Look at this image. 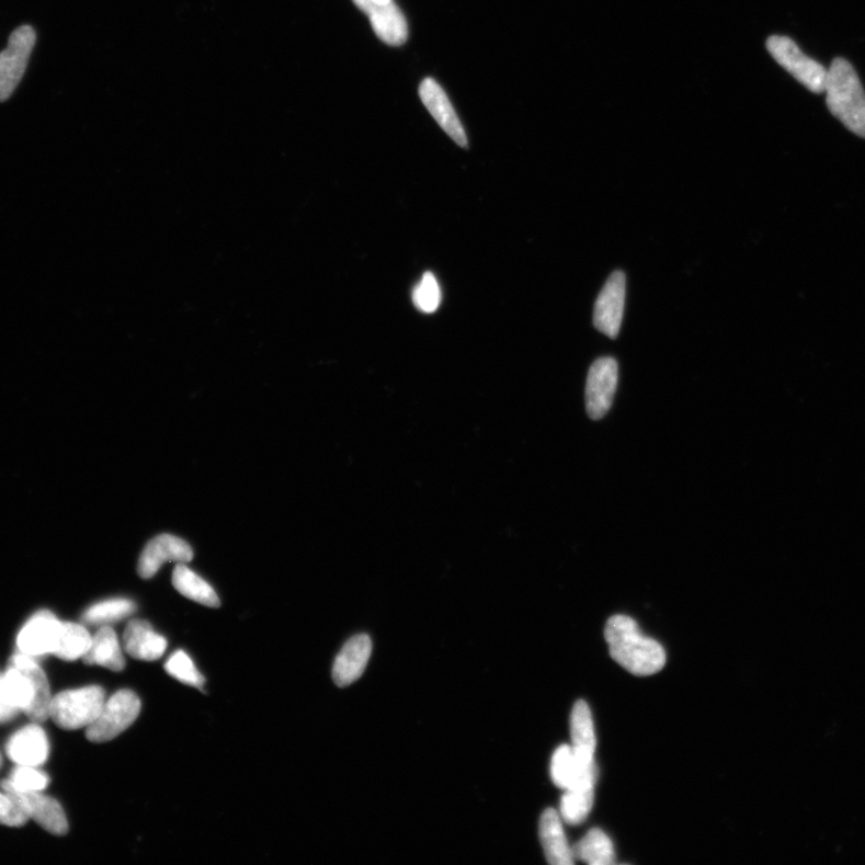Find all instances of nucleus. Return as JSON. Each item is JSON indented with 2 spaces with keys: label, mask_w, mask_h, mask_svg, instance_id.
<instances>
[{
  "label": "nucleus",
  "mask_w": 865,
  "mask_h": 865,
  "mask_svg": "<svg viewBox=\"0 0 865 865\" xmlns=\"http://www.w3.org/2000/svg\"><path fill=\"white\" fill-rule=\"evenodd\" d=\"M30 818L11 795L0 793V824L8 827H21L26 824Z\"/></svg>",
  "instance_id": "obj_30"
},
{
  "label": "nucleus",
  "mask_w": 865,
  "mask_h": 865,
  "mask_svg": "<svg viewBox=\"0 0 865 865\" xmlns=\"http://www.w3.org/2000/svg\"><path fill=\"white\" fill-rule=\"evenodd\" d=\"M0 766H2V756H0Z\"/></svg>",
  "instance_id": "obj_33"
},
{
  "label": "nucleus",
  "mask_w": 865,
  "mask_h": 865,
  "mask_svg": "<svg viewBox=\"0 0 865 865\" xmlns=\"http://www.w3.org/2000/svg\"><path fill=\"white\" fill-rule=\"evenodd\" d=\"M605 638L612 659L634 675H653L667 663L662 646L639 631L637 623L628 616L617 614L611 617Z\"/></svg>",
  "instance_id": "obj_1"
},
{
  "label": "nucleus",
  "mask_w": 865,
  "mask_h": 865,
  "mask_svg": "<svg viewBox=\"0 0 865 865\" xmlns=\"http://www.w3.org/2000/svg\"><path fill=\"white\" fill-rule=\"evenodd\" d=\"M62 622L48 611L36 613L18 637L20 653L34 658L55 653Z\"/></svg>",
  "instance_id": "obj_10"
},
{
  "label": "nucleus",
  "mask_w": 865,
  "mask_h": 865,
  "mask_svg": "<svg viewBox=\"0 0 865 865\" xmlns=\"http://www.w3.org/2000/svg\"><path fill=\"white\" fill-rule=\"evenodd\" d=\"M35 41V32L30 26L11 34L8 46L0 54V103L14 94L27 69Z\"/></svg>",
  "instance_id": "obj_7"
},
{
  "label": "nucleus",
  "mask_w": 865,
  "mask_h": 865,
  "mask_svg": "<svg viewBox=\"0 0 865 865\" xmlns=\"http://www.w3.org/2000/svg\"><path fill=\"white\" fill-rule=\"evenodd\" d=\"M193 549L182 538L169 534L159 535L150 540L143 550L137 566L141 579L149 580L168 561L190 562Z\"/></svg>",
  "instance_id": "obj_12"
},
{
  "label": "nucleus",
  "mask_w": 865,
  "mask_h": 865,
  "mask_svg": "<svg viewBox=\"0 0 865 865\" xmlns=\"http://www.w3.org/2000/svg\"><path fill=\"white\" fill-rule=\"evenodd\" d=\"M124 649L127 653L143 661H156L164 656L168 642L157 634L152 625L143 619L130 621L123 635Z\"/></svg>",
  "instance_id": "obj_16"
},
{
  "label": "nucleus",
  "mask_w": 865,
  "mask_h": 865,
  "mask_svg": "<svg viewBox=\"0 0 865 865\" xmlns=\"http://www.w3.org/2000/svg\"><path fill=\"white\" fill-rule=\"evenodd\" d=\"M412 303L424 315H432L441 307L442 291L433 273L423 274L420 283L413 288Z\"/></svg>",
  "instance_id": "obj_28"
},
{
  "label": "nucleus",
  "mask_w": 865,
  "mask_h": 865,
  "mask_svg": "<svg viewBox=\"0 0 865 865\" xmlns=\"http://www.w3.org/2000/svg\"><path fill=\"white\" fill-rule=\"evenodd\" d=\"M372 655V639L367 635H357L346 642L337 657L332 676L338 686H348L356 682L366 670Z\"/></svg>",
  "instance_id": "obj_15"
},
{
  "label": "nucleus",
  "mask_w": 865,
  "mask_h": 865,
  "mask_svg": "<svg viewBox=\"0 0 865 865\" xmlns=\"http://www.w3.org/2000/svg\"><path fill=\"white\" fill-rule=\"evenodd\" d=\"M540 839L545 856L551 865H572V847L564 833L560 815L555 809L544 811L540 819Z\"/></svg>",
  "instance_id": "obj_20"
},
{
  "label": "nucleus",
  "mask_w": 865,
  "mask_h": 865,
  "mask_svg": "<svg viewBox=\"0 0 865 865\" xmlns=\"http://www.w3.org/2000/svg\"><path fill=\"white\" fill-rule=\"evenodd\" d=\"M596 767V763L582 764L577 760L571 746L559 747L550 762V776L554 783L562 788H569L584 773Z\"/></svg>",
  "instance_id": "obj_24"
},
{
  "label": "nucleus",
  "mask_w": 865,
  "mask_h": 865,
  "mask_svg": "<svg viewBox=\"0 0 865 865\" xmlns=\"http://www.w3.org/2000/svg\"><path fill=\"white\" fill-rule=\"evenodd\" d=\"M826 104L831 114L852 133L865 139V92L850 62L835 58L826 84Z\"/></svg>",
  "instance_id": "obj_3"
},
{
  "label": "nucleus",
  "mask_w": 865,
  "mask_h": 865,
  "mask_svg": "<svg viewBox=\"0 0 865 865\" xmlns=\"http://www.w3.org/2000/svg\"><path fill=\"white\" fill-rule=\"evenodd\" d=\"M419 93L424 106L451 139L460 147H468L467 134L443 88L433 79H425Z\"/></svg>",
  "instance_id": "obj_13"
},
{
  "label": "nucleus",
  "mask_w": 865,
  "mask_h": 865,
  "mask_svg": "<svg viewBox=\"0 0 865 865\" xmlns=\"http://www.w3.org/2000/svg\"><path fill=\"white\" fill-rule=\"evenodd\" d=\"M7 754L18 766L41 767L49 754L48 739L37 724H31L9 739Z\"/></svg>",
  "instance_id": "obj_14"
},
{
  "label": "nucleus",
  "mask_w": 865,
  "mask_h": 865,
  "mask_svg": "<svg viewBox=\"0 0 865 865\" xmlns=\"http://www.w3.org/2000/svg\"><path fill=\"white\" fill-rule=\"evenodd\" d=\"M0 686L11 704L34 722L49 718L52 691L36 658L19 651L11 658L7 671L0 674Z\"/></svg>",
  "instance_id": "obj_2"
},
{
  "label": "nucleus",
  "mask_w": 865,
  "mask_h": 865,
  "mask_svg": "<svg viewBox=\"0 0 865 865\" xmlns=\"http://www.w3.org/2000/svg\"><path fill=\"white\" fill-rule=\"evenodd\" d=\"M141 701L130 691H121L105 701L96 720L86 729L92 743H106L115 739L139 718Z\"/></svg>",
  "instance_id": "obj_5"
},
{
  "label": "nucleus",
  "mask_w": 865,
  "mask_h": 865,
  "mask_svg": "<svg viewBox=\"0 0 865 865\" xmlns=\"http://www.w3.org/2000/svg\"><path fill=\"white\" fill-rule=\"evenodd\" d=\"M172 584L180 594L207 607L218 608L220 600L215 589L197 576L184 562H179L172 573Z\"/></svg>",
  "instance_id": "obj_22"
},
{
  "label": "nucleus",
  "mask_w": 865,
  "mask_h": 865,
  "mask_svg": "<svg viewBox=\"0 0 865 865\" xmlns=\"http://www.w3.org/2000/svg\"><path fill=\"white\" fill-rule=\"evenodd\" d=\"M91 644L92 635L83 625L62 623L54 656L66 661L82 659Z\"/></svg>",
  "instance_id": "obj_25"
},
{
  "label": "nucleus",
  "mask_w": 865,
  "mask_h": 865,
  "mask_svg": "<svg viewBox=\"0 0 865 865\" xmlns=\"http://www.w3.org/2000/svg\"><path fill=\"white\" fill-rule=\"evenodd\" d=\"M374 2L384 4V3L392 2V0H374Z\"/></svg>",
  "instance_id": "obj_32"
},
{
  "label": "nucleus",
  "mask_w": 865,
  "mask_h": 865,
  "mask_svg": "<svg viewBox=\"0 0 865 865\" xmlns=\"http://www.w3.org/2000/svg\"><path fill=\"white\" fill-rule=\"evenodd\" d=\"M3 792L14 797L27 817L47 832L55 835L68 833L67 815L55 798L43 795V792L22 793L11 788H3Z\"/></svg>",
  "instance_id": "obj_11"
},
{
  "label": "nucleus",
  "mask_w": 865,
  "mask_h": 865,
  "mask_svg": "<svg viewBox=\"0 0 865 865\" xmlns=\"http://www.w3.org/2000/svg\"><path fill=\"white\" fill-rule=\"evenodd\" d=\"M39 767L18 766L12 771L10 778L2 783V788L16 789V792H44L49 784L47 774L37 770Z\"/></svg>",
  "instance_id": "obj_29"
},
{
  "label": "nucleus",
  "mask_w": 865,
  "mask_h": 865,
  "mask_svg": "<svg viewBox=\"0 0 865 865\" xmlns=\"http://www.w3.org/2000/svg\"><path fill=\"white\" fill-rule=\"evenodd\" d=\"M626 278L622 271L613 272L600 292L594 307V326L607 337L617 338L623 322Z\"/></svg>",
  "instance_id": "obj_9"
},
{
  "label": "nucleus",
  "mask_w": 865,
  "mask_h": 865,
  "mask_svg": "<svg viewBox=\"0 0 865 865\" xmlns=\"http://www.w3.org/2000/svg\"><path fill=\"white\" fill-rule=\"evenodd\" d=\"M166 670L174 680L196 688H203L206 681L193 660L183 650L175 651L166 663Z\"/></svg>",
  "instance_id": "obj_27"
},
{
  "label": "nucleus",
  "mask_w": 865,
  "mask_h": 865,
  "mask_svg": "<svg viewBox=\"0 0 865 865\" xmlns=\"http://www.w3.org/2000/svg\"><path fill=\"white\" fill-rule=\"evenodd\" d=\"M767 49L772 57L793 77L815 94L826 91L829 69L811 59L787 36L773 35L767 41Z\"/></svg>",
  "instance_id": "obj_6"
},
{
  "label": "nucleus",
  "mask_w": 865,
  "mask_h": 865,
  "mask_svg": "<svg viewBox=\"0 0 865 865\" xmlns=\"http://www.w3.org/2000/svg\"><path fill=\"white\" fill-rule=\"evenodd\" d=\"M618 362L613 357L597 358L589 369L585 408L589 418L603 419L610 411L618 385Z\"/></svg>",
  "instance_id": "obj_8"
},
{
  "label": "nucleus",
  "mask_w": 865,
  "mask_h": 865,
  "mask_svg": "<svg viewBox=\"0 0 865 865\" xmlns=\"http://www.w3.org/2000/svg\"><path fill=\"white\" fill-rule=\"evenodd\" d=\"M373 31L387 45L400 46L408 39V23L403 12L394 2H373L366 10Z\"/></svg>",
  "instance_id": "obj_18"
},
{
  "label": "nucleus",
  "mask_w": 865,
  "mask_h": 865,
  "mask_svg": "<svg viewBox=\"0 0 865 865\" xmlns=\"http://www.w3.org/2000/svg\"><path fill=\"white\" fill-rule=\"evenodd\" d=\"M106 701L103 687L98 685L59 693L49 705V718L62 730L87 729L99 717Z\"/></svg>",
  "instance_id": "obj_4"
},
{
  "label": "nucleus",
  "mask_w": 865,
  "mask_h": 865,
  "mask_svg": "<svg viewBox=\"0 0 865 865\" xmlns=\"http://www.w3.org/2000/svg\"><path fill=\"white\" fill-rule=\"evenodd\" d=\"M597 767L587 772L566 789L560 801V815L569 824H580L591 812L594 805V787Z\"/></svg>",
  "instance_id": "obj_17"
},
{
  "label": "nucleus",
  "mask_w": 865,
  "mask_h": 865,
  "mask_svg": "<svg viewBox=\"0 0 865 865\" xmlns=\"http://www.w3.org/2000/svg\"><path fill=\"white\" fill-rule=\"evenodd\" d=\"M136 605L128 599H112L103 601L87 610L83 622L90 625H107L132 616Z\"/></svg>",
  "instance_id": "obj_26"
},
{
  "label": "nucleus",
  "mask_w": 865,
  "mask_h": 865,
  "mask_svg": "<svg viewBox=\"0 0 865 865\" xmlns=\"http://www.w3.org/2000/svg\"><path fill=\"white\" fill-rule=\"evenodd\" d=\"M19 713L21 712L5 697L0 686V724L14 719Z\"/></svg>",
  "instance_id": "obj_31"
},
{
  "label": "nucleus",
  "mask_w": 865,
  "mask_h": 865,
  "mask_svg": "<svg viewBox=\"0 0 865 865\" xmlns=\"http://www.w3.org/2000/svg\"><path fill=\"white\" fill-rule=\"evenodd\" d=\"M572 749L580 763L592 764L596 749V737L591 708L584 701H577L570 719Z\"/></svg>",
  "instance_id": "obj_19"
},
{
  "label": "nucleus",
  "mask_w": 865,
  "mask_h": 865,
  "mask_svg": "<svg viewBox=\"0 0 865 865\" xmlns=\"http://www.w3.org/2000/svg\"><path fill=\"white\" fill-rule=\"evenodd\" d=\"M573 858L591 865H611L614 863V849L607 834L593 829L572 846Z\"/></svg>",
  "instance_id": "obj_23"
},
{
  "label": "nucleus",
  "mask_w": 865,
  "mask_h": 865,
  "mask_svg": "<svg viewBox=\"0 0 865 865\" xmlns=\"http://www.w3.org/2000/svg\"><path fill=\"white\" fill-rule=\"evenodd\" d=\"M82 660L87 664H96V667H102L114 672L124 670L125 659L123 650L117 634L111 626H102V628L92 636L91 647L87 650Z\"/></svg>",
  "instance_id": "obj_21"
}]
</instances>
